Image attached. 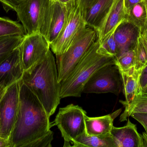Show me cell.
Returning <instances> with one entry per match:
<instances>
[{
    "label": "cell",
    "instance_id": "31",
    "mask_svg": "<svg viewBox=\"0 0 147 147\" xmlns=\"http://www.w3.org/2000/svg\"><path fill=\"white\" fill-rule=\"evenodd\" d=\"M57 1L63 6L70 9L76 4V0H54Z\"/></svg>",
    "mask_w": 147,
    "mask_h": 147
},
{
    "label": "cell",
    "instance_id": "27",
    "mask_svg": "<svg viewBox=\"0 0 147 147\" xmlns=\"http://www.w3.org/2000/svg\"><path fill=\"white\" fill-rule=\"evenodd\" d=\"M22 0H0L4 10L7 12L10 10H15L20 2Z\"/></svg>",
    "mask_w": 147,
    "mask_h": 147
},
{
    "label": "cell",
    "instance_id": "11",
    "mask_svg": "<svg viewBox=\"0 0 147 147\" xmlns=\"http://www.w3.org/2000/svg\"><path fill=\"white\" fill-rule=\"evenodd\" d=\"M69 9L57 1H49L45 9L40 33L50 45L62 30Z\"/></svg>",
    "mask_w": 147,
    "mask_h": 147
},
{
    "label": "cell",
    "instance_id": "1",
    "mask_svg": "<svg viewBox=\"0 0 147 147\" xmlns=\"http://www.w3.org/2000/svg\"><path fill=\"white\" fill-rule=\"evenodd\" d=\"M52 126L40 101L21 80L19 109L9 138L10 147H52Z\"/></svg>",
    "mask_w": 147,
    "mask_h": 147
},
{
    "label": "cell",
    "instance_id": "21",
    "mask_svg": "<svg viewBox=\"0 0 147 147\" xmlns=\"http://www.w3.org/2000/svg\"><path fill=\"white\" fill-rule=\"evenodd\" d=\"M24 36L14 35L0 37V63L19 46Z\"/></svg>",
    "mask_w": 147,
    "mask_h": 147
},
{
    "label": "cell",
    "instance_id": "30",
    "mask_svg": "<svg viewBox=\"0 0 147 147\" xmlns=\"http://www.w3.org/2000/svg\"><path fill=\"white\" fill-rule=\"evenodd\" d=\"M95 1V0H76V3L80 6L83 13L91 6Z\"/></svg>",
    "mask_w": 147,
    "mask_h": 147
},
{
    "label": "cell",
    "instance_id": "39",
    "mask_svg": "<svg viewBox=\"0 0 147 147\" xmlns=\"http://www.w3.org/2000/svg\"></svg>",
    "mask_w": 147,
    "mask_h": 147
},
{
    "label": "cell",
    "instance_id": "12",
    "mask_svg": "<svg viewBox=\"0 0 147 147\" xmlns=\"http://www.w3.org/2000/svg\"><path fill=\"white\" fill-rule=\"evenodd\" d=\"M18 47L0 63V85L9 87L22 79L24 71Z\"/></svg>",
    "mask_w": 147,
    "mask_h": 147
},
{
    "label": "cell",
    "instance_id": "40",
    "mask_svg": "<svg viewBox=\"0 0 147 147\" xmlns=\"http://www.w3.org/2000/svg\"><path fill=\"white\" fill-rule=\"evenodd\" d=\"M1 18V17H0V18Z\"/></svg>",
    "mask_w": 147,
    "mask_h": 147
},
{
    "label": "cell",
    "instance_id": "35",
    "mask_svg": "<svg viewBox=\"0 0 147 147\" xmlns=\"http://www.w3.org/2000/svg\"><path fill=\"white\" fill-rule=\"evenodd\" d=\"M11 86V85H10ZM9 87H5V86L0 85V102L2 99L3 97L4 96V94L6 93Z\"/></svg>",
    "mask_w": 147,
    "mask_h": 147
},
{
    "label": "cell",
    "instance_id": "18",
    "mask_svg": "<svg viewBox=\"0 0 147 147\" xmlns=\"http://www.w3.org/2000/svg\"><path fill=\"white\" fill-rule=\"evenodd\" d=\"M119 70L122 81V89L125 98V101H121V102L125 108L140 94L139 84L140 73L135 67L127 71Z\"/></svg>",
    "mask_w": 147,
    "mask_h": 147
},
{
    "label": "cell",
    "instance_id": "26",
    "mask_svg": "<svg viewBox=\"0 0 147 147\" xmlns=\"http://www.w3.org/2000/svg\"><path fill=\"white\" fill-rule=\"evenodd\" d=\"M115 30L111 32L100 43L101 47L106 52L116 58L119 54V49L114 37Z\"/></svg>",
    "mask_w": 147,
    "mask_h": 147
},
{
    "label": "cell",
    "instance_id": "13",
    "mask_svg": "<svg viewBox=\"0 0 147 147\" xmlns=\"http://www.w3.org/2000/svg\"><path fill=\"white\" fill-rule=\"evenodd\" d=\"M126 16L124 0H115L111 8L96 32L97 39L102 42L109 34L116 29Z\"/></svg>",
    "mask_w": 147,
    "mask_h": 147
},
{
    "label": "cell",
    "instance_id": "20",
    "mask_svg": "<svg viewBox=\"0 0 147 147\" xmlns=\"http://www.w3.org/2000/svg\"><path fill=\"white\" fill-rule=\"evenodd\" d=\"M125 20L143 33L147 28V0L135 4L126 11Z\"/></svg>",
    "mask_w": 147,
    "mask_h": 147
},
{
    "label": "cell",
    "instance_id": "38",
    "mask_svg": "<svg viewBox=\"0 0 147 147\" xmlns=\"http://www.w3.org/2000/svg\"><path fill=\"white\" fill-rule=\"evenodd\" d=\"M1 122H0V137H1Z\"/></svg>",
    "mask_w": 147,
    "mask_h": 147
},
{
    "label": "cell",
    "instance_id": "32",
    "mask_svg": "<svg viewBox=\"0 0 147 147\" xmlns=\"http://www.w3.org/2000/svg\"><path fill=\"white\" fill-rule=\"evenodd\" d=\"M144 0H124V6L126 11L133 6Z\"/></svg>",
    "mask_w": 147,
    "mask_h": 147
},
{
    "label": "cell",
    "instance_id": "34",
    "mask_svg": "<svg viewBox=\"0 0 147 147\" xmlns=\"http://www.w3.org/2000/svg\"><path fill=\"white\" fill-rule=\"evenodd\" d=\"M0 147H10L9 140L0 137Z\"/></svg>",
    "mask_w": 147,
    "mask_h": 147
},
{
    "label": "cell",
    "instance_id": "9",
    "mask_svg": "<svg viewBox=\"0 0 147 147\" xmlns=\"http://www.w3.org/2000/svg\"><path fill=\"white\" fill-rule=\"evenodd\" d=\"M50 0H22L15 11L25 35L40 33L45 9Z\"/></svg>",
    "mask_w": 147,
    "mask_h": 147
},
{
    "label": "cell",
    "instance_id": "19",
    "mask_svg": "<svg viewBox=\"0 0 147 147\" xmlns=\"http://www.w3.org/2000/svg\"><path fill=\"white\" fill-rule=\"evenodd\" d=\"M70 147H116V146L111 135L103 136L90 135L85 130L71 143Z\"/></svg>",
    "mask_w": 147,
    "mask_h": 147
},
{
    "label": "cell",
    "instance_id": "5",
    "mask_svg": "<svg viewBox=\"0 0 147 147\" xmlns=\"http://www.w3.org/2000/svg\"><path fill=\"white\" fill-rule=\"evenodd\" d=\"M86 112L78 105L69 104L60 108L54 121L64 140V147L70 144L86 130Z\"/></svg>",
    "mask_w": 147,
    "mask_h": 147
},
{
    "label": "cell",
    "instance_id": "17",
    "mask_svg": "<svg viewBox=\"0 0 147 147\" xmlns=\"http://www.w3.org/2000/svg\"><path fill=\"white\" fill-rule=\"evenodd\" d=\"M115 0H95L84 13L86 25L96 31Z\"/></svg>",
    "mask_w": 147,
    "mask_h": 147
},
{
    "label": "cell",
    "instance_id": "28",
    "mask_svg": "<svg viewBox=\"0 0 147 147\" xmlns=\"http://www.w3.org/2000/svg\"><path fill=\"white\" fill-rule=\"evenodd\" d=\"M130 116L139 122L143 126L147 134V113H134Z\"/></svg>",
    "mask_w": 147,
    "mask_h": 147
},
{
    "label": "cell",
    "instance_id": "36",
    "mask_svg": "<svg viewBox=\"0 0 147 147\" xmlns=\"http://www.w3.org/2000/svg\"><path fill=\"white\" fill-rule=\"evenodd\" d=\"M143 147H147V134L146 132L143 133L142 135Z\"/></svg>",
    "mask_w": 147,
    "mask_h": 147
},
{
    "label": "cell",
    "instance_id": "24",
    "mask_svg": "<svg viewBox=\"0 0 147 147\" xmlns=\"http://www.w3.org/2000/svg\"><path fill=\"white\" fill-rule=\"evenodd\" d=\"M134 49L124 52L116 58L115 64L119 69L127 71L135 67L136 60Z\"/></svg>",
    "mask_w": 147,
    "mask_h": 147
},
{
    "label": "cell",
    "instance_id": "15",
    "mask_svg": "<svg viewBox=\"0 0 147 147\" xmlns=\"http://www.w3.org/2000/svg\"><path fill=\"white\" fill-rule=\"evenodd\" d=\"M140 33V30L136 26L124 19L117 28L114 33L119 49L117 56L134 48Z\"/></svg>",
    "mask_w": 147,
    "mask_h": 147
},
{
    "label": "cell",
    "instance_id": "3",
    "mask_svg": "<svg viewBox=\"0 0 147 147\" xmlns=\"http://www.w3.org/2000/svg\"><path fill=\"white\" fill-rule=\"evenodd\" d=\"M115 57L102 48L97 38L69 77L60 82L61 98L80 97L85 85L92 75L104 66L115 64Z\"/></svg>",
    "mask_w": 147,
    "mask_h": 147
},
{
    "label": "cell",
    "instance_id": "8",
    "mask_svg": "<svg viewBox=\"0 0 147 147\" xmlns=\"http://www.w3.org/2000/svg\"><path fill=\"white\" fill-rule=\"evenodd\" d=\"M20 81L8 88L0 102L1 137L9 140L19 109Z\"/></svg>",
    "mask_w": 147,
    "mask_h": 147
},
{
    "label": "cell",
    "instance_id": "29",
    "mask_svg": "<svg viewBox=\"0 0 147 147\" xmlns=\"http://www.w3.org/2000/svg\"><path fill=\"white\" fill-rule=\"evenodd\" d=\"M139 84L140 95L142 90L147 85V64L141 72L139 78Z\"/></svg>",
    "mask_w": 147,
    "mask_h": 147
},
{
    "label": "cell",
    "instance_id": "33",
    "mask_svg": "<svg viewBox=\"0 0 147 147\" xmlns=\"http://www.w3.org/2000/svg\"><path fill=\"white\" fill-rule=\"evenodd\" d=\"M140 36L142 40L144 46L147 52V28L143 33H140Z\"/></svg>",
    "mask_w": 147,
    "mask_h": 147
},
{
    "label": "cell",
    "instance_id": "4",
    "mask_svg": "<svg viewBox=\"0 0 147 147\" xmlns=\"http://www.w3.org/2000/svg\"><path fill=\"white\" fill-rule=\"evenodd\" d=\"M97 37L95 29L86 27L77 35L63 54L56 56L58 77L60 83L69 77Z\"/></svg>",
    "mask_w": 147,
    "mask_h": 147
},
{
    "label": "cell",
    "instance_id": "22",
    "mask_svg": "<svg viewBox=\"0 0 147 147\" xmlns=\"http://www.w3.org/2000/svg\"><path fill=\"white\" fill-rule=\"evenodd\" d=\"M125 108L124 113L121 117V121H125L127 117L130 116L134 113H147V97L138 95L129 105Z\"/></svg>",
    "mask_w": 147,
    "mask_h": 147
},
{
    "label": "cell",
    "instance_id": "16",
    "mask_svg": "<svg viewBox=\"0 0 147 147\" xmlns=\"http://www.w3.org/2000/svg\"><path fill=\"white\" fill-rule=\"evenodd\" d=\"M121 112L120 109L113 114L98 117H90L86 116L85 123L86 133L90 135L98 136L111 135L114 119Z\"/></svg>",
    "mask_w": 147,
    "mask_h": 147
},
{
    "label": "cell",
    "instance_id": "6",
    "mask_svg": "<svg viewBox=\"0 0 147 147\" xmlns=\"http://www.w3.org/2000/svg\"><path fill=\"white\" fill-rule=\"evenodd\" d=\"M122 81L115 64L104 66L96 71L85 85L83 93H112L118 96L122 89Z\"/></svg>",
    "mask_w": 147,
    "mask_h": 147
},
{
    "label": "cell",
    "instance_id": "23",
    "mask_svg": "<svg viewBox=\"0 0 147 147\" xmlns=\"http://www.w3.org/2000/svg\"><path fill=\"white\" fill-rule=\"evenodd\" d=\"M25 35L24 28L16 21L7 18H0V37L7 35Z\"/></svg>",
    "mask_w": 147,
    "mask_h": 147
},
{
    "label": "cell",
    "instance_id": "2",
    "mask_svg": "<svg viewBox=\"0 0 147 147\" xmlns=\"http://www.w3.org/2000/svg\"><path fill=\"white\" fill-rule=\"evenodd\" d=\"M21 80L35 94L51 117L61 99V84L55 58L51 49L44 58L24 72Z\"/></svg>",
    "mask_w": 147,
    "mask_h": 147
},
{
    "label": "cell",
    "instance_id": "7",
    "mask_svg": "<svg viewBox=\"0 0 147 147\" xmlns=\"http://www.w3.org/2000/svg\"><path fill=\"white\" fill-rule=\"evenodd\" d=\"M86 26L83 11L76 3L68 10L62 30L57 38L50 45L52 51L56 56L63 54L77 35Z\"/></svg>",
    "mask_w": 147,
    "mask_h": 147
},
{
    "label": "cell",
    "instance_id": "10",
    "mask_svg": "<svg viewBox=\"0 0 147 147\" xmlns=\"http://www.w3.org/2000/svg\"><path fill=\"white\" fill-rule=\"evenodd\" d=\"M18 47L24 71L44 58L51 49L50 44L40 33L25 35Z\"/></svg>",
    "mask_w": 147,
    "mask_h": 147
},
{
    "label": "cell",
    "instance_id": "37",
    "mask_svg": "<svg viewBox=\"0 0 147 147\" xmlns=\"http://www.w3.org/2000/svg\"><path fill=\"white\" fill-rule=\"evenodd\" d=\"M140 95L146 96L147 97V85L142 90Z\"/></svg>",
    "mask_w": 147,
    "mask_h": 147
},
{
    "label": "cell",
    "instance_id": "14",
    "mask_svg": "<svg viewBox=\"0 0 147 147\" xmlns=\"http://www.w3.org/2000/svg\"><path fill=\"white\" fill-rule=\"evenodd\" d=\"M111 134L116 147H143L142 135L138 133L136 125L129 120L124 127L113 126Z\"/></svg>",
    "mask_w": 147,
    "mask_h": 147
},
{
    "label": "cell",
    "instance_id": "25",
    "mask_svg": "<svg viewBox=\"0 0 147 147\" xmlns=\"http://www.w3.org/2000/svg\"><path fill=\"white\" fill-rule=\"evenodd\" d=\"M135 54V68L140 72L147 64V52L140 36H139L134 49Z\"/></svg>",
    "mask_w": 147,
    "mask_h": 147
}]
</instances>
